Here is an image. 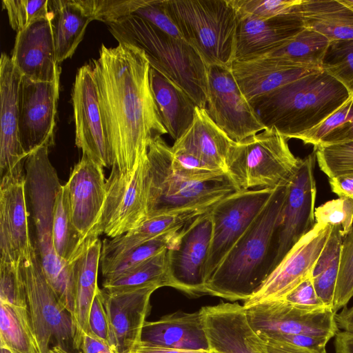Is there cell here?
<instances>
[{"mask_svg": "<svg viewBox=\"0 0 353 353\" xmlns=\"http://www.w3.org/2000/svg\"><path fill=\"white\" fill-rule=\"evenodd\" d=\"M210 353H214V352L210 350Z\"/></svg>", "mask_w": 353, "mask_h": 353, "instance_id": "03108f58", "label": "cell"}, {"mask_svg": "<svg viewBox=\"0 0 353 353\" xmlns=\"http://www.w3.org/2000/svg\"><path fill=\"white\" fill-rule=\"evenodd\" d=\"M102 242L97 239L88 245L74 261L75 272V307L72 317L74 329L72 345L81 349L83 336L89 331L88 317L93 300L100 289L97 276Z\"/></svg>", "mask_w": 353, "mask_h": 353, "instance_id": "f546056e", "label": "cell"}, {"mask_svg": "<svg viewBox=\"0 0 353 353\" xmlns=\"http://www.w3.org/2000/svg\"><path fill=\"white\" fill-rule=\"evenodd\" d=\"M328 181L332 192L339 197L345 196L353 199V173L328 178Z\"/></svg>", "mask_w": 353, "mask_h": 353, "instance_id": "9f6ffc18", "label": "cell"}, {"mask_svg": "<svg viewBox=\"0 0 353 353\" xmlns=\"http://www.w3.org/2000/svg\"><path fill=\"white\" fill-rule=\"evenodd\" d=\"M171 165L176 173L191 181L205 183L229 179L224 170L185 152L172 150Z\"/></svg>", "mask_w": 353, "mask_h": 353, "instance_id": "b9f144b4", "label": "cell"}, {"mask_svg": "<svg viewBox=\"0 0 353 353\" xmlns=\"http://www.w3.org/2000/svg\"><path fill=\"white\" fill-rule=\"evenodd\" d=\"M210 211L186 224L168 250L171 287L192 296L204 295V268L212 234Z\"/></svg>", "mask_w": 353, "mask_h": 353, "instance_id": "2e32d148", "label": "cell"}, {"mask_svg": "<svg viewBox=\"0 0 353 353\" xmlns=\"http://www.w3.org/2000/svg\"><path fill=\"white\" fill-rule=\"evenodd\" d=\"M57 63L71 57L94 20L83 0H48Z\"/></svg>", "mask_w": 353, "mask_h": 353, "instance_id": "4dcf8cb0", "label": "cell"}, {"mask_svg": "<svg viewBox=\"0 0 353 353\" xmlns=\"http://www.w3.org/2000/svg\"><path fill=\"white\" fill-rule=\"evenodd\" d=\"M157 285L101 290L109 325L108 342L117 353H130L141 342L152 294Z\"/></svg>", "mask_w": 353, "mask_h": 353, "instance_id": "44dd1931", "label": "cell"}, {"mask_svg": "<svg viewBox=\"0 0 353 353\" xmlns=\"http://www.w3.org/2000/svg\"><path fill=\"white\" fill-rule=\"evenodd\" d=\"M199 310L211 351L268 353L264 341L250 325L243 305L221 303Z\"/></svg>", "mask_w": 353, "mask_h": 353, "instance_id": "7402d4cb", "label": "cell"}, {"mask_svg": "<svg viewBox=\"0 0 353 353\" xmlns=\"http://www.w3.org/2000/svg\"><path fill=\"white\" fill-rule=\"evenodd\" d=\"M59 79L35 81L22 77L19 97V125L26 153L54 144Z\"/></svg>", "mask_w": 353, "mask_h": 353, "instance_id": "d6986e66", "label": "cell"}, {"mask_svg": "<svg viewBox=\"0 0 353 353\" xmlns=\"http://www.w3.org/2000/svg\"><path fill=\"white\" fill-rule=\"evenodd\" d=\"M296 10L305 28L330 41L353 39V11L340 0H302Z\"/></svg>", "mask_w": 353, "mask_h": 353, "instance_id": "d6a6232c", "label": "cell"}, {"mask_svg": "<svg viewBox=\"0 0 353 353\" xmlns=\"http://www.w3.org/2000/svg\"><path fill=\"white\" fill-rule=\"evenodd\" d=\"M112 166L130 175L151 143L168 134L150 84L144 52L132 45H102L92 62Z\"/></svg>", "mask_w": 353, "mask_h": 353, "instance_id": "6da1fadb", "label": "cell"}, {"mask_svg": "<svg viewBox=\"0 0 353 353\" xmlns=\"http://www.w3.org/2000/svg\"><path fill=\"white\" fill-rule=\"evenodd\" d=\"M168 250L162 251L116 276L104 279L103 290L116 291L152 285L159 288L171 287Z\"/></svg>", "mask_w": 353, "mask_h": 353, "instance_id": "8d00e7d4", "label": "cell"}, {"mask_svg": "<svg viewBox=\"0 0 353 353\" xmlns=\"http://www.w3.org/2000/svg\"><path fill=\"white\" fill-rule=\"evenodd\" d=\"M316 161L315 151L301 159L296 171L288 183L287 194L276 233L272 270L315 224Z\"/></svg>", "mask_w": 353, "mask_h": 353, "instance_id": "7c38bea8", "label": "cell"}, {"mask_svg": "<svg viewBox=\"0 0 353 353\" xmlns=\"http://www.w3.org/2000/svg\"><path fill=\"white\" fill-rule=\"evenodd\" d=\"M171 157V147L161 137L150 145L147 154L148 216L221 199L237 191L229 179L200 183L181 176L173 170Z\"/></svg>", "mask_w": 353, "mask_h": 353, "instance_id": "ba28073f", "label": "cell"}, {"mask_svg": "<svg viewBox=\"0 0 353 353\" xmlns=\"http://www.w3.org/2000/svg\"><path fill=\"white\" fill-rule=\"evenodd\" d=\"M296 6L292 13L268 19H237L234 61L256 58L292 41L305 29Z\"/></svg>", "mask_w": 353, "mask_h": 353, "instance_id": "d4e9b609", "label": "cell"}, {"mask_svg": "<svg viewBox=\"0 0 353 353\" xmlns=\"http://www.w3.org/2000/svg\"><path fill=\"white\" fill-rule=\"evenodd\" d=\"M340 1L353 11V0H340Z\"/></svg>", "mask_w": 353, "mask_h": 353, "instance_id": "be15d7a7", "label": "cell"}, {"mask_svg": "<svg viewBox=\"0 0 353 353\" xmlns=\"http://www.w3.org/2000/svg\"><path fill=\"white\" fill-rule=\"evenodd\" d=\"M103 167L83 154L64 184L72 221L85 243L99 238L97 227L105 198Z\"/></svg>", "mask_w": 353, "mask_h": 353, "instance_id": "ffe728a7", "label": "cell"}, {"mask_svg": "<svg viewBox=\"0 0 353 353\" xmlns=\"http://www.w3.org/2000/svg\"><path fill=\"white\" fill-rule=\"evenodd\" d=\"M315 223L339 226L345 237L353 228V199L340 196L315 208Z\"/></svg>", "mask_w": 353, "mask_h": 353, "instance_id": "7dc6e473", "label": "cell"}, {"mask_svg": "<svg viewBox=\"0 0 353 353\" xmlns=\"http://www.w3.org/2000/svg\"><path fill=\"white\" fill-rule=\"evenodd\" d=\"M288 181L275 188L265 206L221 261L205 284L204 294L245 301L261 285L272 270Z\"/></svg>", "mask_w": 353, "mask_h": 353, "instance_id": "7a4b0ae2", "label": "cell"}, {"mask_svg": "<svg viewBox=\"0 0 353 353\" xmlns=\"http://www.w3.org/2000/svg\"><path fill=\"white\" fill-rule=\"evenodd\" d=\"M233 141L210 118L205 109L196 106L192 124L174 141L171 149L193 154L226 172L228 154Z\"/></svg>", "mask_w": 353, "mask_h": 353, "instance_id": "f1b7e54d", "label": "cell"}, {"mask_svg": "<svg viewBox=\"0 0 353 353\" xmlns=\"http://www.w3.org/2000/svg\"><path fill=\"white\" fill-rule=\"evenodd\" d=\"M321 68L353 95V39L330 41Z\"/></svg>", "mask_w": 353, "mask_h": 353, "instance_id": "60d3db41", "label": "cell"}, {"mask_svg": "<svg viewBox=\"0 0 353 353\" xmlns=\"http://www.w3.org/2000/svg\"><path fill=\"white\" fill-rule=\"evenodd\" d=\"M335 318L339 328L353 332V305L343 307L341 312L336 314Z\"/></svg>", "mask_w": 353, "mask_h": 353, "instance_id": "94428289", "label": "cell"}, {"mask_svg": "<svg viewBox=\"0 0 353 353\" xmlns=\"http://www.w3.org/2000/svg\"><path fill=\"white\" fill-rule=\"evenodd\" d=\"M0 302L27 307L26 288L19 264L0 261Z\"/></svg>", "mask_w": 353, "mask_h": 353, "instance_id": "681fc988", "label": "cell"}, {"mask_svg": "<svg viewBox=\"0 0 353 353\" xmlns=\"http://www.w3.org/2000/svg\"><path fill=\"white\" fill-rule=\"evenodd\" d=\"M10 58L23 77L43 82L60 78L49 16L17 33Z\"/></svg>", "mask_w": 353, "mask_h": 353, "instance_id": "603a6c76", "label": "cell"}, {"mask_svg": "<svg viewBox=\"0 0 353 353\" xmlns=\"http://www.w3.org/2000/svg\"><path fill=\"white\" fill-rule=\"evenodd\" d=\"M343 238L341 227L332 226L330 234L312 272V279L316 294L325 306L330 308L333 307Z\"/></svg>", "mask_w": 353, "mask_h": 353, "instance_id": "e575fe53", "label": "cell"}, {"mask_svg": "<svg viewBox=\"0 0 353 353\" xmlns=\"http://www.w3.org/2000/svg\"><path fill=\"white\" fill-rule=\"evenodd\" d=\"M314 149L319 167L328 178L353 173V140Z\"/></svg>", "mask_w": 353, "mask_h": 353, "instance_id": "7bdbcfd3", "label": "cell"}, {"mask_svg": "<svg viewBox=\"0 0 353 353\" xmlns=\"http://www.w3.org/2000/svg\"><path fill=\"white\" fill-rule=\"evenodd\" d=\"M150 84L161 121L176 141L192 124L197 105L183 90L152 68Z\"/></svg>", "mask_w": 353, "mask_h": 353, "instance_id": "1f68e13d", "label": "cell"}, {"mask_svg": "<svg viewBox=\"0 0 353 353\" xmlns=\"http://www.w3.org/2000/svg\"><path fill=\"white\" fill-rule=\"evenodd\" d=\"M210 351L188 350L154 346L140 342L130 353H210Z\"/></svg>", "mask_w": 353, "mask_h": 353, "instance_id": "680465c9", "label": "cell"}, {"mask_svg": "<svg viewBox=\"0 0 353 353\" xmlns=\"http://www.w3.org/2000/svg\"><path fill=\"white\" fill-rule=\"evenodd\" d=\"M181 229L148 241L114 257L100 260L104 279L116 276L162 251L170 249L177 242Z\"/></svg>", "mask_w": 353, "mask_h": 353, "instance_id": "ab89813d", "label": "cell"}, {"mask_svg": "<svg viewBox=\"0 0 353 353\" xmlns=\"http://www.w3.org/2000/svg\"><path fill=\"white\" fill-rule=\"evenodd\" d=\"M28 216L23 163L1 176L0 261L19 264L34 251Z\"/></svg>", "mask_w": 353, "mask_h": 353, "instance_id": "5bb4252c", "label": "cell"}, {"mask_svg": "<svg viewBox=\"0 0 353 353\" xmlns=\"http://www.w3.org/2000/svg\"><path fill=\"white\" fill-rule=\"evenodd\" d=\"M353 296V228L343 238L336 280L333 311L336 312L346 306Z\"/></svg>", "mask_w": 353, "mask_h": 353, "instance_id": "ee69618b", "label": "cell"}, {"mask_svg": "<svg viewBox=\"0 0 353 353\" xmlns=\"http://www.w3.org/2000/svg\"><path fill=\"white\" fill-rule=\"evenodd\" d=\"M292 139L311 144L314 148L353 140V95L318 125Z\"/></svg>", "mask_w": 353, "mask_h": 353, "instance_id": "74e56055", "label": "cell"}, {"mask_svg": "<svg viewBox=\"0 0 353 353\" xmlns=\"http://www.w3.org/2000/svg\"><path fill=\"white\" fill-rule=\"evenodd\" d=\"M221 199L151 214L127 233L111 240L105 239L100 259L114 257L164 234L178 231L192 219L210 211Z\"/></svg>", "mask_w": 353, "mask_h": 353, "instance_id": "4316f807", "label": "cell"}, {"mask_svg": "<svg viewBox=\"0 0 353 353\" xmlns=\"http://www.w3.org/2000/svg\"><path fill=\"white\" fill-rule=\"evenodd\" d=\"M166 13L209 66L234 61L237 17L229 0H163Z\"/></svg>", "mask_w": 353, "mask_h": 353, "instance_id": "8992f818", "label": "cell"}, {"mask_svg": "<svg viewBox=\"0 0 353 353\" xmlns=\"http://www.w3.org/2000/svg\"><path fill=\"white\" fill-rule=\"evenodd\" d=\"M330 43V41L324 35L305 28L285 46L256 58H279L321 68Z\"/></svg>", "mask_w": 353, "mask_h": 353, "instance_id": "f35d334b", "label": "cell"}, {"mask_svg": "<svg viewBox=\"0 0 353 353\" xmlns=\"http://www.w3.org/2000/svg\"><path fill=\"white\" fill-rule=\"evenodd\" d=\"M345 88L323 70L289 83L250 103L266 128L286 139L314 128L350 97Z\"/></svg>", "mask_w": 353, "mask_h": 353, "instance_id": "3957f363", "label": "cell"}, {"mask_svg": "<svg viewBox=\"0 0 353 353\" xmlns=\"http://www.w3.org/2000/svg\"><path fill=\"white\" fill-rule=\"evenodd\" d=\"M11 28L17 32L34 21L49 16L48 0H3Z\"/></svg>", "mask_w": 353, "mask_h": 353, "instance_id": "bcb514c9", "label": "cell"}, {"mask_svg": "<svg viewBox=\"0 0 353 353\" xmlns=\"http://www.w3.org/2000/svg\"><path fill=\"white\" fill-rule=\"evenodd\" d=\"M274 189L237 190L227 195L210 211L212 234L205 264V284L221 261L259 214Z\"/></svg>", "mask_w": 353, "mask_h": 353, "instance_id": "8fae6325", "label": "cell"}, {"mask_svg": "<svg viewBox=\"0 0 353 353\" xmlns=\"http://www.w3.org/2000/svg\"><path fill=\"white\" fill-rule=\"evenodd\" d=\"M332 231L330 225L315 223L286 253L243 307L270 301H280L312 274V269Z\"/></svg>", "mask_w": 353, "mask_h": 353, "instance_id": "9a60e30c", "label": "cell"}, {"mask_svg": "<svg viewBox=\"0 0 353 353\" xmlns=\"http://www.w3.org/2000/svg\"><path fill=\"white\" fill-rule=\"evenodd\" d=\"M334 337L336 353H353V332L339 331Z\"/></svg>", "mask_w": 353, "mask_h": 353, "instance_id": "91938a15", "label": "cell"}, {"mask_svg": "<svg viewBox=\"0 0 353 353\" xmlns=\"http://www.w3.org/2000/svg\"><path fill=\"white\" fill-rule=\"evenodd\" d=\"M108 26L118 43L142 50L150 68L183 90L198 107L205 109L208 66L183 39L170 36L136 15L126 17Z\"/></svg>", "mask_w": 353, "mask_h": 353, "instance_id": "5b68a950", "label": "cell"}, {"mask_svg": "<svg viewBox=\"0 0 353 353\" xmlns=\"http://www.w3.org/2000/svg\"><path fill=\"white\" fill-rule=\"evenodd\" d=\"M88 327L90 332L108 341V320L101 289L98 290L90 307Z\"/></svg>", "mask_w": 353, "mask_h": 353, "instance_id": "db71d44e", "label": "cell"}, {"mask_svg": "<svg viewBox=\"0 0 353 353\" xmlns=\"http://www.w3.org/2000/svg\"><path fill=\"white\" fill-rule=\"evenodd\" d=\"M0 346L12 353H41L28 307L0 302Z\"/></svg>", "mask_w": 353, "mask_h": 353, "instance_id": "836d02e7", "label": "cell"}, {"mask_svg": "<svg viewBox=\"0 0 353 353\" xmlns=\"http://www.w3.org/2000/svg\"><path fill=\"white\" fill-rule=\"evenodd\" d=\"M281 342L289 343L301 347H305L321 353H327L326 345L330 339L300 334L268 333L258 334Z\"/></svg>", "mask_w": 353, "mask_h": 353, "instance_id": "f5cc1de1", "label": "cell"}, {"mask_svg": "<svg viewBox=\"0 0 353 353\" xmlns=\"http://www.w3.org/2000/svg\"><path fill=\"white\" fill-rule=\"evenodd\" d=\"M22 76L12 59L2 53L0 59V174L21 163L28 156L24 151L19 125V97Z\"/></svg>", "mask_w": 353, "mask_h": 353, "instance_id": "484cf974", "label": "cell"}, {"mask_svg": "<svg viewBox=\"0 0 353 353\" xmlns=\"http://www.w3.org/2000/svg\"><path fill=\"white\" fill-rule=\"evenodd\" d=\"M48 353H70L66 350V349L59 346V345H54L52 347Z\"/></svg>", "mask_w": 353, "mask_h": 353, "instance_id": "6125c7cd", "label": "cell"}, {"mask_svg": "<svg viewBox=\"0 0 353 353\" xmlns=\"http://www.w3.org/2000/svg\"><path fill=\"white\" fill-rule=\"evenodd\" d=\"M141 342L154 346L210 351L200 310L178 311L155 321H145Z\"/></svg>", "mask_w": 353, "mask_h": 353, "instance_id": "83f0119b", "label": "cell"}, {"mask_svg": "<svg viewBox=\"0 0 353 353\" xmlns=\"http://www.w3.org/2000/svg\"><path fill=\"white\" fill-rule=\"evenodd\" d=\"M72 101L76 145L94 162L103 168H112V158L92 65H84L78 70Z\"/></svg>", "mask_w": 353, "mask_h": 353, "instance_id": "e0dca14e", "label": "cell"}, {"mask_svg": "<svg viewBox=\"0 0 353 353\" xmlns=\"http://www.w3.org/2000/svg\"><path fill=\"white\" fill-rule=\"evenodd\" d=\"M0 353H12L10 350L4 346H0Z\"/></svg>", "mask_w": 353, "mask_h": 353, "instance_id": "e7e4bbea", "label": "cell"}, {"mask_svg": "<svg viewBox=\"0 0 353 353\" xmlns=\"http://www.w3.org/2000/svg\"><path fill=\"white\" fill-rule=\"evenodd\" d=\"M300 159L291 152L288 139L274 128H266L232 142L226 173L236 190L274 189L290 180Z\"/></svg>", "mask_w": 353, "mask_h": 353, "instance_id": "52a82bcc", "label": "cell"}, {"mask_svg": "<svg viewBox=\"0 0 353 353\" xmlns=\"http://www.w3.org/2000/svg\"><path fill=\"white\" fill-rule=\"evenodd\" d=\"M261 339L265 344L268 353H321L269 338L261 337Z\"/></svg>", "mask_w": 353, "mask_h": 353, "instance_id": "6f0895ef", "label": "cell"}, {"mask_svg": "<svg viewBox=\"0 0 353 353\" xmlns=\"http://www.w3.org/2000/svg\"><path fill=\"white\" fill-rule=\"evenodd\" d=\"M205 110L218 127L236 142L265 129L241 92L230 66L208 67Z\"/></svg>", "mask_w": 353, "mask_h": 353, "instance_id": "4fadbf2b", "label": "cell"}, {"mask_svg": "<svg viewBox=\"0 0 353 353\" xmlns=\"http://www.w3.org/2000/svg\"><path fill=\"white\" fill-rule=\"evenodd\" d=\"M147 0H83L93 17L108 25L132 15Z\"/></svg>", "mask_w": 353, "mask_h": 353, "instance_id": "c3c4849f", "label": "cell"}, {"mask_svg": "<svg viewBox=\"0 0 353 353\" xmlns=\"http://www.w3.org/2000/svg\"><path fill=\"white\" fill-rule=\"evenodd\" d=\"M53 244L57 255L72 263L84 251L85 243L71 219L68 193L64 185L59 188L55 200L52 222Z\"/></svg>", "mask_w": 353, "mask_h": 353, "instance_id": "d590c367", "label": "cell"}, {"mask_svg": "<svg viewBox=\"0 0 353 353\" xmlns=\"http://www.w3.org/2000/svg\"><path fill=\"white\" fill-rule=\"evenodd\" d=\"M83 353H117L109 342L88 331L82 340Z\"/></svg>", "mask_w": 353, "mask_h": 353, "instance_id": "11a10c76", "label": "cell"}, {"mask_svg": "<svg viewBox=\"0 0 353 353\" xmlns=\"http://www.w3.org/2000/svg\"><path fill=\"white\" fill-rule=\"evenodd\" d=\"M230 68L250 103L289 83L323 70L321 68L274 57L234 61Z\"/></svg>", "mask_w": 353, "mask_h": 353, "instance_id": "cb8c5ba5", "label": "cell"}, {"mask_svg": "<svg viewBox=\"0 0 353 353\" xmlns=\"http://www.w3.org/2000/svg\"><path fill=\"white\" fill-rule=\"evenodd\" d=\"M283 300L309 310H319L327 307L316 294L312 274L301 281Z\"/></svg>", "mask_w": 353, "mask_h": 353, "instance_id": "816d5d0a", "label": "cell"}, {"mask_svg": "<svg viewBox=\"0 0 353 353\" xmlns=\"http://www.w3.org/2000/svg\"><path fill=\"white\" fill-rule=\"evenodd\" d=\"M19 266L28 310L41 353H48L51 342L66 349V345L73 343L72 319L48 284L36 248L29 257L20 262Z\"/></svg>", "mask_w": 353, "mask_h": 353, "instance_id": "9c48e42d", "label": "cell"}, {"mask_svg": "<svg viewBox=\"0 0 353 353\" xmlns=\"http://www.w3.org/2000/svg\"><path fill=\"white\" fill-rule=\"evenodd\" d=\"M111 168L97 234L114 238L133 230L148 217L147 156L130 175Z\"/></svg>", "mask_w": 353, "mask_h": 353, "instance_id": "30bf717a", "label": "cell"}, {"mask_svg": "<svg viewBox=\"0 0 353 353\" xmlns=\"http://www.w3.org/2000/svg\"><path fill=\"white\" fill-rule=\"evenodd\" d=\"M132 15L144 19L170 36L183 39L177 28L165 12L163 0H147L145 3Z\"/></svg>", "mask_w": 353, "mask_h": 353, "instance_id": "f907efd6", "label": "cell"}, {"mask_svg": "<svg viewBox=\"0 0 353 353\" xmlns=\"http://www.w3.org/2000/svg\"><path fill=\"white\" fill-rule=\"evenodd\" d=\"M245 309L248 323L257 334H300L331 339L339 331L332 308L309 310L280 300L257 303Z\"/></svg>", "mask_w": 353, "mask_h": 353, "instance_id": "ac0fdd59", "label": "cell"}, {"mask_svg": "<svg viewBox=\"0 0 353 353\" xmlns=\"http://www.w3.org/2000/svg\"><path fill=\"white\" fill-rule=\"evenodd\" d=\"M49 148L42 146L28 154L25 162L26 188L35 230L34 247L46 279L60 303L70 314L75 307V272L56 253L52 238L54 207L62 185L49 159Z\"/></svg>", "mask_w": 353, "mask_h": 353, "instance_id": "277c9868", "label": "cell"}, {"mask_svg": "<svg viewBox=\"0 0 353 353\" xmlns=\"http://www.w3.org/2000/svg\"><path fill=\"white\" fill-rule=\"evenodd\" d=\"M302 0H229L237 19H265L292 13Z\"/></svg>", "mask_w": 353, "mask_h": 353, "instance_id": "f6af8a7d", "label": "cell"}]
</instances>
